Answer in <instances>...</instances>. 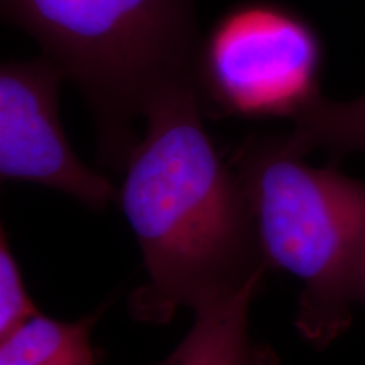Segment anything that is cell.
<instances>
[{
    "label": "cell",
    "mask_w": 365,
    "mask_h": 365,
    "mask_svg": "<svg viewBox=\"0 0 365 365\" xmlns=\"http://www.w3.org/2000/svg\"><path fill=\"white\" fill-rule=\"evenodd\" d=\"M97 319L61 322L38 313L0 340V365H97L91 346Z\"/></svg>",
    "instance_id": "52a82bcc"
},
{
    "label": "cell",
    "mask_w": 365,
    "mask_h": 365,
    "mask_svg": "<svg viewBox=\"0 0 365 365\" xmlns=\"http://www.w3.org/2000/svg\"><path fill=\"white\" fill-rule=\"evenodd\" d=\"M261 287H249L225 308L195 317L186 339L158 365H276L252 344L249 331V308Z\"/></svg>",
    "instance_id": "8992f818"
},
{
    "label": "cell",
    "mask_w": 365,
    "mask_h": 365,
    "mask_svg": "<svg viewBox=\"0 0 365 365\" xmlns=\"http://www.w3.org/2000/svg\"><path fill=\"white\" fill-rule=\"evenodd\" d=\"M41 313L27 293L22 269L12 254L6 230L0 234V340Z\"/></svg>",
    "instance_id": "9c48e42d"
},
{
    "label": "cell",
    "mask_w": 365,
    "mask_h": 365,
    "mask_svg": "<svg viewBox=\"0 0 365 365\" xmlns=\"http://www.w3.org/2000/svg\"><path fill=\"white\" fill-rule=\"evenodd\" d=\"M322 48L307 22L271 2L223 14L202 41L196 86L213 117H296L319 95Z\"/></svg>",
    "instance_id": "277c9868"
},
{
    "label": "cell",
    "mask_w": 365,
    "mask_h": 365,
    "mask_svg": "<svg viewBox=\"0 0 365 365\" xmlns=\"http://www.w3.org/2000/svg\"><path fill=\"white\" fill-rule=\"evenodd\" d=\"M65 78L44 54L0 68V176L46 186L103 210L117 202L118 190L70 145L59 118V86Z\"/></svg>",
    "instance_id": "5b68a950"
},
{
    "label": "cell",
    "mask_w": 365,
    "mask_h": 365,
    "mask_svg": "<svg viewBox=\"0 0 365 365\" xmlns=\"http://www.w3.org/2000/svg\"><path fill=\"white\" fill-rule=\"evenodd\" d=\"M196 81L164 88L145 108V130L127 158L117 203L134 232L148 279L132 317L168 323L180 308H225L271 266L244 186L203 124Z\"/></svg>",
    "instance_id": "6da1fadb"
},
{
    "label": "cell",
    "mask_w": 365,
    "mask_h": 365,
    "mask_svg": "<svg viewBox=\"0 0 365 365\" xmlns=\"http://www.w3.org/2000/svg\"><path fill=\"white\" fill-rule=\"evenodd\" d=\"M2 16L78 86L97 120L100 154L117 171L150 100L196 81L195 0H2Z\"/></svg>",
    "instance_id": "7a4b0ae2"
},
{
    "label": "cell",
    "mask_w": 365,
    "mask_h": 365,
    "mask_svg": "<svg viewBox=\"0 0 365 365\" xmlns=\"http://www.w3.org/2000/svg\"><path fill=\"white\" fill-rule=\"evenodd\" d=\"M293 130L282 134L286 144L301 156L323 149L340 159L365 153V95L350 102H331L317 95L293 118Z\"/></svg>",
    "instance_id": "ba28073f"
},
{
    "label": "cell",
    "mask_w": 365,
    "mask_h": 365,
    "mask_svg": "<svg viewBox=\"0 0 365 365\" xmlns=\"http://www.w3.org/2000/svg\"><path fill=\"white\" fill-rule=\"evenodd\" d=\"M232 166L267 264L303 286L296 327L309 344L328 345L365 298V181L335 164L313 168L282 134L247 137Z\"/></svg>",
    "instance_id": "3957f363"
},
{
    "label": "cell",
    "mask_w": 365,
    "mask_h": 365,
    "mask_svg": "<svg viewBox=\"0 0 365 365\" xmlns=\"http://www.w3.org/2000/svg\"><path fill=\"white\" fill-rule=\"evenodd\" d=\"M364 301H365V298H364Z\"/></svg>",
    "instance_id": "30bf717a"
}]
</instances>
